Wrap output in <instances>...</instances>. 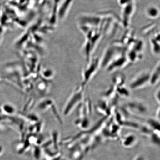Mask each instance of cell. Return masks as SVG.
I'll return each mask as SVG.
<instances>
[{"label":"cell","instance_id":"obj_2","mask_svg":"<svg viewBox=\"0 0 160 160\" xmlns=\"http://www.w3.org/2000/svg\"><path fill=\"white\" fill-rule=\"evenodd\" d=\"M88 62V65L83 73V81L81 84L84 88L97 72L100 68L101 62L99 58H95L90 59Z\"/></svg>","mask_w":160,"mask_h":160},{"label":"cell","instance_id":"obj_11","mask_svg":"<svg viewBox=\"0 0 160 160\" xmlns=\"http://www.w3.org/2000/svg\"><path fill=\"white\" fill-rule=\"evenodd\" d=\"M146 14L150 18H157L159 14V10L155 6H150L146 10Z\"/></svg>","mask_w":160,"mask_h":160},{"label":"cell","instance_id":"obj_4","mask_svg":"<svg viewBox=\"0 0 160 160\" xmlns=\"http://www.w3.org/2000/svg\"><path fill=\"white\" fill-rule=\"evenodd\" d=\"M129 63L127 56L122 55L118 57H115L108 66L106 69L108 72H111L122 68Z\"/></svg>","mask_w":160,"mask_h":160},{"label":"cell","instance_id":"obj_13","mask_svg":"<svg viewBox=\"0 0 160 160\" xmlns=\"http://www.w3.org/2000/svg\"><path fill=\"white\" fill-rule=\"evenodd\" d=\"M160 87L158 88L157 90H156L154 93L155 99L158 104L159 105L160 103Z\"/></svg>","mask_w":160,"mask_h":160},{"label":"cell","instance_id":"obj_17","mask_svg":"<svg viewBox=\"0 0 160 160\" xmlns=\"http://www.w3.org/2000/svg\"><path fill=\"white\" fill-rule=\"evenodd\" d=\"M3 148L2 147V146L0 145V154H1L2 153V151Z\"/></svg>","mask_w":160,"mask_h":160},{"label":"cell","instance_id":"obj_16","mask_svg":"<svg viewBox=\"0 0 160 160\" xmlns=\"http://www.w3.org/2000/svg\"><path fill=\"white\" fill-rule=\"evenodd\" d=\"M156 119L160 121V107H159L157 110V112H156Z\"/></svg>","mask_w":160,"mask_h":160},{"label":"cell","instance_id":"obj_5","mask_svg":"<svg viewBox=\"0 0 160 160\" xmlns=\"http://www.w3.org/2000/svg\"><path fill=\"white\" fill-rule=\"evenodd\" d=\"M134 2L122 7L123 8L122 13V21L123 24L127 27L129 25L132 16L133 15L134 5Z\"/></svg>","mask_w":160,"mask_h":160},{"label":"cell","instance_id":"obj_15","mask_svg":"<svg viewBox=\"0 0 160 160\" xmlns=\"http://www.w3.org/2000/svg\"><path fill=\"white\" fill-rule=\"evenodd\" d=\"M133 160H146L145 158L142 155L137 156Z\"/></svg>","mask_w":160,"mask_h":160},{"label":"cell","instance_id":"obj_14","mask_svg":"<svg viewBox=\"0 0 160 160\" xmlns=\"http://www.w3.org/2000/svg\"><path fill=\"white\" fill-rule=\"evenodd\" d=\"M103 105H102V107H103V106H104V107H108V105L107 104V103H106L104 101H103ZM102 109V111H103V108H99V109ZM105 109H106V107L104 108L103 111H104L105 113V114H107V115L108 113H107V111H106Z\"/></svg>","mask_w":160,"mask_h":160},{"label":"cell","instance_id":"obj_10","mask_svg":"<svg viewBox=\"0 0 160 160\" xmlns=\"http://www.w3.org/2000/svg\"><path fill=\"white\" fill-rule=\"evenodd\" d=\"M160 121L156 119L148 120L147 125L152 132L160 133Z\"/></svg>","mask_w":160,"mask_h":160},{"label":"cell","instance_id":"obj_7","mask_svg":"<svg viewBox=\"0 0 160 160\" xmlns=\"http://www.w3.org/2000/svg\"><path fill=\"white\" fill-rule=\"evenodd\" d=\"M160 80V68L159 62L155 66L153 71L150 73L149 85L152 86L157 85Z\"/></svg>","mask_w":160,"mask_h":160},{"label":"cell","instance_id":"obj_12","mask_svg":"<svg viewBox=\"0 0 160 160\" xmlns=\"http://www.w3.org/2000/svg\"><path fill=\"white\" fill-rule=\"evenodd\" d=\"M42 77L45 79H50L54 77L53 72L52 71H45L42 73Z\"/></svg>","mask_w":160,"mask_h":160},{"label":"cell","instance_id":"obj_6","mask_svg":"<svg viewBox=\"0 0 160 160\" xmlns=\"http://www.w3.org/2000/svg\"><path fill=\"white\" fill-rule=\"evenodd\" d=\"M127 107L128 109L133 113L142 114L147 112V107L143 103L138 101H132L127 103Z\"/></svg>","mask_w":160,"mask_h":160},{"label":"cell","instance_id":"obj_1","mask_svg":"<svg viewBox=\"0 0 160 160\" xmlns=\"http://www.w3.org/2000/svg\"><path fill=\"white\" fill-rule=\"evenodd\" d=\"M84 87L81 86L74 92L65 106L64 114L67 115L71 113L82 101Z\"/></svg>","mask_w":160,"mask_h":160},{"label":"cell","instance_id":"obj_3","mask_svg":"<svg viewBox=\"0 0 160 160\" xmlns=\"http://www.w3.org/2000/svg\"><path fill=\"white\" fill-rule=\"evenodd\" d=\"M150 73L149 71H145L138 74L130 82L129 88L132 90H137L149 85Z\"/></svg>","mask_w":160,"mask_h":160},{"label":"cell","instance_id":"obj_8","mask_svg":"<svg viewBox=\"0 0 160 160\" xmlns=\"http://www.w3.org/2000/svg\"><path fill=\"white\" fill-rule=\"evenodd\" d=\"M137 137L132 134L124 136L121 139L122 146L127 148L133 147L137 143Z\"/></svg>","mask_w":160,"mask_h":160},{"label":"cell","instance_id":"obj_9","mask_svg":"<svg viewBox=\"0 0 160 160\" xmlns=\"http://www.w3.org/2000/svg\"><path fill=\"white\" fill-rule=\"evenodd\" d=\"M159 34H155L152 38L151 41V47L154 53L158 55H159L160 40Z\"/></svg>","mask_w":160,"mask_h":160}]
</instances>
